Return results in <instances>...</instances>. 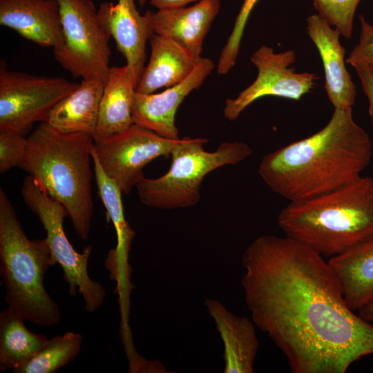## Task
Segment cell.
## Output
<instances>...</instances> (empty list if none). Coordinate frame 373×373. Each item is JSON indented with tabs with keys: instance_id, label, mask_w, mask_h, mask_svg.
<instances>
[{
	"instance_id": "14",
	"label": "cell",
	"mask_w": 373,
	"mask_h": 373,
	"mask_svg": "<svg viewBox=\"0 0 373 373\" xmlns=\"http://www.w3.org/2000/svg\"><path fill=\"white\" fill-rule=\"evenodd\" d=\"M307 32L323 61L325 89L334 108L352 107L356 85L346 66L345 49L340 43L341 32L319 15L307 19Z\"/></svg>"
},
{
	"instance_id": "22",
	"label": "cell",
	"mask_w": 373,
	"mask_h": 373,
	"mask_svg": "<svg viewBox=\"0 0 373 373\" xmlns=\"http://www.w3.org/2000/svg\"><path fill=\"white\" fill-rule=\"evenodd\" d=\"M92 159L98 194L106 208L108 218L112 221L117 233V245L108 251L106 266L113 275L126 276L131 274L128 254L135 232L125 218L122 191L115 182L104 173L93 153Z\"/></svg>"
},
{
	"instance_id": "24",
	"label": "cell",
	"mask_w": 373,
	"mask_h": 373,
	"mask_svg": "<svg viewBox=\"0 0 373 373\" xmlns=\"http://www.w3.org/2000/svg\"><path fill=\"white\" fill-rule=\"evenodd\" d=\"M82 336L68 332L48 339L44 348L13 373H53L73 361L81 352Z\"/></svg>"
},
{
	"instance_id": "12",
	"label": "cell",
	"mask_w": 373,
	"mask_h": 373,
	"mask_svg": "<svg viewBox=\"0 0 373 373\" xmlns=\"http://www.w3.org/2000/svg\"><path fill=\"white\" fill-rule=\"evenodd\" d=\"M214 67L210 59L200 57L193 71L181 82L158 93L135 92L132 107L134 124L165 138L180 139L175 124L177 110L184 98L202 85Z\"/></svg>"
},
{
	"instance_id": "3",
	"label": "cell",
	"mask_w": 373,
	"mask_h": 373,
	"mask_svg": "<svg viewBox=\"0 0 373 373\" xmlns=\"http://www.w3.org/2000/svg\"><path fill=\"white\" fill-rule=\"evenodd\" d=\"M285 235L332 257L373 238V178L360 177L336 190L289 202L279 213Z\"/></svg>"
},
{
	"instance_id": "17",
	"label": "cell",
	"mask_w": 373,
	"mask_h": 373,
	"mask_svg": "<svg viewBox=\"0 0 373 373\" xmlns=\"http://www.w3.org/2000/svg\"><path fill=\"white\" fill-rule=\"evenodd\" d=\"M204 305L224 345V372L254 373L259 343L253 320L233 314L216 299L207 298Z\"/></svg>"
},
{
	"instance_id": "10",
	"label": "cell",
	"mask_w": 373,
	"mask_h": 373,
	"mask_svg": "<svg viewBox=\"0 0 373 373\" xmlns=\"http://www.w3.org/2000/svg\"><path fill=\"white\" fill-rule=\"evenodd\" d=\"M180 140L165 138L134 124L122 133L94 142L92 153L107 176L128 195L144 178V168L155 158L170 155Z\"/></svg>"
},
{
	"instance_id": "11",
	"label": "cell",
	"mask_w": 373,
	"mask_h": 373,
	"mask_svg": "<svg viewBox=\"0 0 373 373\" xmlns=\"http://www.w3.org/2000/svg\"><path fill=\"white\" fill-rule=\"evenodd\" d=\"M250 59L257 68V77L237 97L226 100L223 114L229 121L237 119L246 108L263 97L299 100L318 79L315 73L295 71L291 66L296 59L292 50L276 52L271 47L262 45Z\"/></svg>"
},
{
	"instance_id": "32",
	"label": "cell",
	"mask_w": 373,
	"mask_h": 373,
	"mask_svg": "<svg viewBox=\"0 0 373 373\" xmlns=\"http://www.w3.org/2000/svg\"><path fill=\"white\" fill-rule=\"evenodd\" d=\"M137 1L140 6H142L143 5L145 4V3L146 2V0H137Z\"/></svg>"
},
{
	"instance_id": "9",
	"label": "cell",
	"mask_w": 373,
	"mask_h": 373,
	"mask_svg": "<svg viewBox=\"0 0 373 373\" xmlns=\"http://www.w3.org/2000/svg\"><path fill=\"white\" fill-rule=\"evenodd\" d=\"M79 84L63 77L34 75L0 68V130L25 135L45 122L52 108Z\"/></svg>"
},
{
	"instance_id": "31",
	"label": "cell",
	"mask_w": 373,
	"mask_h": 373,
	"mask_svg": "<svg viewBox=\"0 0 373 373\" xmlns=\"http://www.w3.org/2000/svg\"><path fill=\"white\" fill-rule=\"evenodd\" d=\"M358 315L364 320L373 323V300L358 309Z\"/></svg>"
},
{
	"instance_id": "7",
	"label": "cell",
	"mask_w": 373,
	"mask_h": 373,
	"mask_svg": "<svg viewBox=\"0 0 373 373\" xmlns=\"http://www.w3.org/2000/svg\"><path fill=\"white\" fill-rule=\"evenodd\" d=\"M21 192L25 204L44 226L52 258L63 269L69 294L75 296L78 291L83 297L85 310L90 313L97 311L103 304L106 290L88 273L92 246L86 247L82 253L75 249L64 229V218L68 216L66 209L35 178L27 176Z\"/></svg>"
},
{
	"instance_id": "16",
	"label": "cell",
	"mask_w": 373,
	"mask_h": 373,
	"mask_svg": "<svg viewBox=\"0 0 373 373\" xmlns=\"http://www.w3.org/2000/svg\"><path fill=\"white\" fill-rule=\"evenodd\" d=\"M99 19L124 57L138 82L145 67V47L153 34L146 16L136 8L135 0L104 1L97 8Z\"/></svg>"
},
{
	"instance_id": "2",
	"label": "cell",
	"mask_w": 373,
	"mask_h": 373,
	"mask_svg": "<svg viewBox=\"0 0 373 373\" xmlns=\"http://www.w3.org/2000/svg\"><path fill=\"white\" fill-rule=\"evenodd\" d=\"M372 155L370 137L354 121L352 107L337 108L316 133L265 155L258 173L273 192L300 202L356 181Z\"/></svg>"
},
{
	"instance_id": "8",
	"label": "cell",
	"mask_w": 373,
	"mask_h": 373,
	"mask_svg": "<svg viewBox=\"0 0 373 373\" xmlns=\"http://www.w3.org/2000/svg\"><path fill=\"white\" fill-rule=\"evenodd\" d=\"M59 6L64 44L55 59L74 77L104 83L110 70L111 37L91 0H55Z\"/></svg>"
},
{
	"instance_id": "29",
	"label": "cell",
	"mask_w": 373,
	"mask_h": 373,
	"mask_svg": "<svg viewBox=\"0 0 373 373\" xmlns=\"http://www.w3.org/2000/svg\"><path fill=\"white\" fill-rule=\"evenodd\" d=\"M359 77L369 103V113L373 124V65L356 62L352 65Z\"/></svg>"
},
{
	"instance_id": "1",
	"label": "cell",
	"mask_w": 373,
	"mask_h": 373,
	"mask_svg": "<svg viewBox=\"0 0 373 373\" xmlns=\"http://www.w3.org/2000/svg\"><path fill=\"white\" fill-rule=\"evenodd\" d=\"M242 266L251 319L291 372L345 373L373 354V323L350 308L322 255L285 235H264L247 247Z\"/></svg>"
},
{
	"instance_id": "15",
	"label": "cell",
	"mask_w": 373,
	"mask_h": 373,
	"mask_svg": "<svg viewBox=\"0 0 373 373\" xmlns=\"http://www.w3.org/2000/svg\"><path fill=\"white\" fill-rule=\"evenodd\" d=\"M0 23L41 47L55 50L64 44L55 0H0Z\"/></svg>"
},
{
	"instance_id": "19",
	"label": "cell",
	"mask_w": 373,
	"mask_h": 373,
	"mask_svg": "<svg viewBox=\"0 0 373 373\" xmlns=\"http://www.w3.org/2000/svg\"><path fill=\"white\" fill-rule=\"evenodd\" d=\"M149 40V61L135 89L140 94L153 93L181 82L193 71L200 57H195L181 44L167 37L153 34Z\"/></svg>"
},
{
	"instance_id": "27",
	"label": "cell",
	"mask_w": 373,
	"mask_h": 373,
	"mask_svg": "<svg viewBox=\"0 0 373 373\" xmlns=\"http://www.w3.org/2000/svg\"><path fill=\"white\" fill-rule=\"evenodd\" d=\"M27 146V138L19 133L0 130V173L19 166Z\"/></svg>"
},
{
	"instance_id": "13",
	"label": "cell",
	"mask_w": 373,
	"mask_h": 373,
	"mask_svg": "<svg viewBox=\"0 0 373 373\" xmlns=\"http://www.w3.org/2000/svg\"><path fill=\"white\" fill-rule=\"evenodd\" d=\"M220 9V0H204L189 7L148 10L144 15L153 34L175 40L198 58Z\"/></svg>"
},
{
	"instance_id": "28",
	"label": "cell",
	"mask_w": 373,
	"mask_h": 373,
	"mask_svg": "<svg viewBox=\"0 0 373 373\" xmlns=\"http://www.w3.org/2000/svg\"><path fill=\"white\" fill-rule=\"evenodd\" d=\"M360 21L359 41L350 52L346 62L351 66L356 62L373 65V25L369 23L363 16H360Z\"/></svg>"
},
{
	"instance_id": "26",
	"label": "cell",
	"mask_w": 373,
	"mask_h": 373,
	"mask_svg": "<svg viewBox=\"0 0 373 373\" xmlns=\"http://www.w3.org/2000/svg\"><path fill=\"white\" fill-rule=\"evenodd\" d=\"M259 0H244L236 18L233 28L220 55L217 72L227 74L237 60L241 39L249 15Z\"/></svg>"
},
{
	"instance_id": "30",
	"label": "cell",
	"mask_w": 373,
	"mask_h": 373,
	"mask_svg": "<svg viewBox=\"0 0 373 373\" xmlns=\"http://www.w3.org/2000/svg\"><path fill=\"white\" fill-rule=\"evenodd\" d=\"M204 0H150V3L157 9L184 7L186 5Z\"/></svg>"
},
{
	"instance_id": "4",
	"label": "cell",
	"mask_w": 373,
	"mask_h": 373,
	"mask_svg": "<svg viewBox=\"0 0 373 373\" xmlns=\"http://www.w3.org/2000/svg\"><path fill=\"white\" fill-rule=\"evenodd\" d=\"M93 137L61 133L41 122L27 137L19 166L65 207L78 236L88 238L93 213L90 162Z\"/></svg>"
},
{
	"instance_id": "25",
	"label": "cell",
	"mask_w": 373,
	"mask_h": 373,
	"mask_svg": "<svg viewBox=\"0 0 373 373\" xmlns=\"http://www.w3.org/2000/svg\"><path fill=\"white\" fill-rule=\"evenodd\" d=\"M361 0H314V6L322 18L341 34L352 35L356 10Z\"/></svg>"
},
{
	"instance_id": "20",
	"label": "cell",
	"mask_w": 373,
	"mask_h": 373,
	"mask_svg": "<svg viewBox=\"0 0 373 373\" xmlns=\"http://www.w3.org/2000/svg\"><path fill=\"white\" fill-rule=\"evenodd\" d=\"M104 82L84 79L50 111L46 123L64 133L95 134Z\"/></svg>"
},
{
	"instance_id": "5",
	"label": "cell",
	"mask_w": 373,
	"mask_h": 373,
	"mask_svg": "<svg viewBox=\"0 0 373 373\" xmlns=\"http://www.w3.org/2000/svg\"><path fill=\"white\" fill-rule=\"evenodd\" d=\"M46 238L30 240L15 208L0 188V272L8 307L38 326L58 324V305L45 289L44 279L55 265Z\"/></svg>"
},
{
	"instance_id": "23",
	"label": "cell",
	"mask_w": 373,
	"mask_h": 373,
	"mask_svg": "<svg viewBox=\"0 0 373 373\" xmlns=\"http://www.w3.org/2000/svg\"><path fill=\"white\" fill-rule=\"evenodd\" d=\"M26 320L8 307L0 313V370L12 371L31 361L46 345L44 334L32 333Z\"/></svg>"
},
{
	"instance_id": "21",
	"label": "cell",
	"mask_w": 373,
	"mask_h": 373,
	"mask_svg": "<svg viewBox=\"0 0 373 373\" xmlns=\"http://www.w3.org/2000/svg\"><path fill=\"white\" fill-rule=\"evenodd\" d=\"M327 261L339 280L350 308L358 310L373 300V238Z\"/></svg>"
},
{
	"instance_id": "18",
	"label": "cell",
	"mask_w": 373,
	"mask_h": 373,
	"mask_svg": "<svg viewBox=\"0 0 373 373\" xmlns=\"http://www.w3.org/2000/svg\"><path fill=\"white\" fill-rule=\"evenodd\" d=\"M137 80L133 69L110 68L101 97L94 142L122 133L134 124L132 107Z\"/></svg>"
},
{
	"instance_id": "6",
	"label": "cell",
	"mask_w": 373,
	"mask_h": 373,
	"mask_svg": "<svg viewBox=\"0 0 373 373\" xmlns=\"http://www.w3.org/2000/svg\"><path fill=\"white\" fill-rule=\"evenodd\" d=\"M207 139L180 138L170 155L169 169L162 176L144 178L135 188L145 205L164 210L187 208L200 200V187L205 176L227 165H236L252 153L242 142H224L214 151H207Z\"/></svg>"
}]
</instances>
